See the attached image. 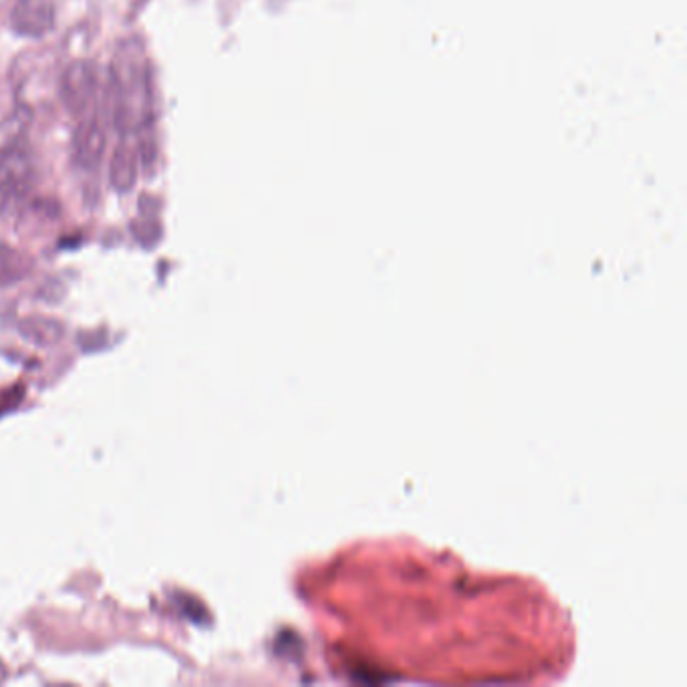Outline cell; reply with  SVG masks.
<instances>
[{"instance_id": "obj_6", "label": "cell", "mask_w": 687, "mask_h": 687, "mask_svg": "<svg viewBox=\"0 0 687 687\" xmlns=\"http://www.w3.org/2000/svg\"><path fill=\"white\" fill-rule=\"evenodd\" d=\"M138 170H140V160H138L136 148L128 141H121L111 155V165H109L111 186L116 187L117 192L126 194L136 186Z\"/></svg>"}, {"instance_id": "obj_8", "label": "cell", "mask_w": 687, "mask_h": 687, "mask_svg": "<svg viewBox=\"0 0 687 687\" xmlns=\"http://www.w3.org/2000/svg\"><path fill=\"white\" fill-rule=\"evenodd\" d=\"M21 333H23L24 339H29L35 345H55L63 337L65 329L58 321L35 316V319H26L21 323Z\"/></svg>"}, {"instance_id": "obj_1", "label": "cell", "mask_w": 687, "mask_h": 687, "mask_svg": "<svg viewBox=\"0 0 687 687\" xmlns=\"http://www.w3.org/2000/svg\"><path fill=\"white\" fill-rule=\"evenodd\" d=\"M148 58L138 41L117 49L111 67V116L121 136L143 133L152 119V85Z\"/></svg>"}, {"instance_id": "obj_3", "label": "cell", "mask_w": 687, "mask_h": 687, "mask_svg": "<svg viewBox=\"0 0 687 687\" xmlns=\"http://www.w3.org/2000/svg\"><path fill=\"white\" fill-rule=\"evenodd\" d=\"M63 99L75 121L97 116L99 79L92 61L71 63L63 75Z\"/></svg>"}, {"instance_id": "obj_5", "label": "cell", "mask_w": 687, "mask_h": 687, "mask_svg": "<svg viewBox=\"0 0 687 687\" xmlns=\"http://www.w3.org/2000/svg\"><path fill=\"white\" fill-rule=\"evenodd\" d=\"M106 131L99 124V117H85L77 121V129L73 136V153L75 162L83 170H97L104 152H106Z\"/></svg>"}, {"instance_id": "obj_4", "label": "cell", "mask_w": 687, "mask_h": 687, "mask_svg": "<svg viewBox=\"0 0 687 687\" xmlns=\"http://www.w3.org/2000/svg\"><path fill=\"white\" fill-rule=\"evenodd\" d=\"M12 33L26 39H43L55 24L51 0H7Z\"/></svg>"}, {"instance_id": "obj_2", "label": "cell", "mask_w": 687, "mask_h": 687, "mask_svg": "<svg viewBox=\"0 0 687 687\" xmlns=\"http://www.w3.org/2000/svg\"><path fill=\"white\" fill-rule=\"evenodd\" d=\"M35 186V163L23 143L0 148V214L19 211Z\"/></svg>"}, {"instance_id": "obj_7", "label": "cell", "mask_w": 687, "mask_h": 687, "mask_svg": "<svg viewBox=\"0 0 687 687\" xmlns=\"http://www.w3.org/2000/svg\"><path fill=\"white\" fill-rule=\"evenodd\" d=\"M33 272V258L23 250L0 243V287H11Z\"/></svg>"}]
</instances>
